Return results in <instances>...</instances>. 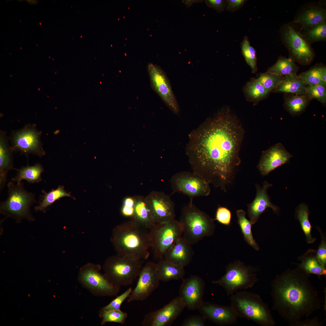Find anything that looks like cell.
<instances>
[{
    "mask_svg": "<svg viewBox=\"0 0 326 326\" xmlns=\"http://www.w3.org/2000/svg\"><path fill=\"white\" fill-rule=\"evenodd\" d=\"M243 134L239 121L228 108L208 120L194 133L188 152L193 172L226 191L241 163Z\"/></svg>",
    "mask_w": 326,
    "mask_h": 326,
    "instance_id": "1",
    "label": "cell"
},
{
    "mask_svg": "<svg viewBox=\"0 0 326 326\" xmlns=\"http://www.w3.org/2000/svg\"><path fill=\"white\" fill-rule=\"evenodd\" d=\"M310 275L297 266L276 275L271 282L272 309L290 326H299L303 318L321 306Z\"/></svg>",
    "mask_w": 326,
    "mask_h": 326,
    "instance_id": "2",
    "label": "cell"
},
{
    "mask_svg": "<svg viewBox=\"0 0 326 326\" xmlns=\"http://www.w3.org/2000/svg\"><path fill=\"white\" fill-rule=\"evenodd\" d=\"M130 220L113 229L112 241L117 255L130 260L147 259L151 248L149 232Z\"/></svg>",
    "mask_w": 326,
    "mask_h": 326,
    "instance_id": "3",
    "label": "cell"
},
{
    "mask_svg": "<svg viewBox=\"0 0 326 326\" xmlns=\"http://www.w3.org/2000/svg\"><path fill=\"white\" fill-rule=\"evenodd\" d=\"M230 296V306L238 317L252 321L261 326L275 325L271 310L258 294L243 291Z\"/></svg>",
    "mask_w": 326,
    "mask_h": 326,
    "instance_id": "4",
    "label": "cell"
},
{
    "mask_svg": "<svg viewBox=\"0 0 326 326\" xmlns=\"http://www.w3.org/2000/svg\"><path fill=\"white\" fill-rule=\"evenodd\" d=\"M179 222L182 237L191 245L213 235L215 229L213 220L198 208L193 200L182 208Z\"/></svg>",
    "mask_w": 326,
    "mask_h": 326,
    "instance_id": "5",
    "label": "cell"
},
{
    "mask_svg": "<svg viewBox=\"0 0 326 326\" xmlns=\"http://www.w3.org/2000/svg\"><path fill=\"white\" fill-rule=\"evenodd\" d=\"M257 267L246 266L240 261H235L227 267L225 274L213 284L222 287L228 296H231L238 290L252 287L258 280Z\"/></svg>",
    "mask_w": 326,
    "mask_h": 326,
    "instance_id": "6",
    "label": "cell"
},
{
    "mask_svg": "<svg viewBox=\"0 0 326 326\" xmlns=\"http://www.w3.org/2000/svg\"><path fill=\"white\" fill-rule=\"evenodd\" d=\"M280 31L282 40L288 50L290 57L300 64H310L314 58V51L301 32L291 22L283 24Z\"/></svg>",
    "mask_w": 326,
    "mask_h": 326,
    "instance_id": "7",
    "label": "cell"
},
{
    "mask_svg": "<svg viewBox=\"0 0 326 326\" xmlns=\"http://www.w3.org/2000/svg\"><path fill=\"white\" fill-rule=\"evenodd\" d=\"M142 267L141 260H130L117 255L106 260L103 269L108 280L120 288L131 284L138 277Z\"/></svg>",
    "mask_w": 326,
    "mask_h": 326,
    "instance_id": "8",
    "label": "cell"
},
{
    "mask_svg": "<svg viewBox=\"0 0 326 326\" xmlns=\"http://www.w3.org/2000/svg\"><path fill=\"white\" fill-rule=\"evenodd\" d=\"M7 187V197L0 204L1 213L17 218H31L30 209L36 201L35 195L26 190L22 182L11 181Z\"/></svg>",
    "mask_w": 326,
    "mask_h": 326,
    "instance_id": "9",
    "label": "cell"
},
{
    "mask_svg": "<svg viewBox=\"0 0 326 326\" xmlns=\"http://www.w3.org/2000/svg\"><path fill=\"white\" fill-rule=\"evenodd\" d=\"M99 265L88 264L80 269L77 280L85 288L97 296H116L120 287L111 283L101 273Z\"/></svg>",
    "mask_w": 326,
    "mask_h": 326,
    "instance_id": "10",
    "label": "cell"
},
{
    "mask_svg": "<svg viewBox=\"0 0 326 326\" xmlns=\"http://www.w3.org/2000/svg\"><path fill=\"white\" fill-rule=\"evenodd\" d=\"M151 248L155 257L159 260L171 246L182 236L181 226L175 219L168 222L156 223L149 232Z\"/></svg>",
    "mask_w": 326,
    "mask_h": 326,
    "instance_id": "11",
    "label": "cell"
},
{
    "mask_svg": "<svg viewBox=\"0 0 326 326\" xmlns=\"http://www.w3.org/2000/svg\"><path fill=\"white\" fill-rule=\"evenodd\" d=\"M41 132L35 124H27L11 133L10 140L14 151L27 155L30 154L42 157L45 154L41 142Z\"/></svg>",
    "mask_w": 326,
    "mask_h": 326,
    "instance_id": "12",
    "label": "cell"
},
{
    "mask_svg": "<svg viewBox=\"0 0 326 326\" xmlns=\"http://www.w3.org/2000/svg\"><path fill=\"white\" fill-rule=\"evenodd\" d=\"M170 184L173 193L180 192L193 200L196 197L206 196L210 193V184L194 172L182 171L174 174Z\"/></svg>",
    "mask_w": 326,
    "mask_h": 326,
    "instance_id": "13",
    "label": "cell"
},
{
    "mask_svg": "<svg viewBox=\"0 0 326 326\" xmlns=\"http://www.w3.org/2000/svg\"><path fill=\"white\" fill-rule=\"evenodd\" d=\"M147 68L152 88L174 113H178V104L165 72L160 66L152 63L148 64Z\"/></svg>",
    "mask_w": 326,
    "mask_h": 326,
    "instance_id": "14",
    "label": "cell"
},
{
    "mask_svg": "<svg viewBox=\"0 0 326 326\" xmlns=\"http://www.w3.org/2000/svg\"><path fill=\"white\" fill-rule=\"evenodd\" d=\"M136 285L127 298V301H142L149 297L159 286L160 280L156 273V263L148 262L142 266Z\"/></svg>",
    "mask_w": 326,
    "mask_h": 326,
    "instance_id": "15",
    "label": "cell"
},
{
    "mask_svg": "<svg viewBox=\"0 0 326 326\" xmlns=\"http://www.w3.org/2000/svg\"><path fill=\"white\" fill-rule=\"evenodd\" d=\"M186 307L183 299L177 296L159 310L146 314L141 325L143 326H169Z\"/></svg>",
    "mask_w": 326,
    "mask_h": 326,
    "instance_id": "16",
    "label": "cell"
},
{
    "mask_svg": "<svg viewBox=\"0 0 326 326\" xmlns=\"http://www.w3.org/2000/svg\"><path fill=\"white\" fill-rule=\"evenodd\" d=\"M145 198L156 223L175 219V205L169 196L162 192L153 191Z\"/></svg>",
    "mask_w": 326,
    "mask_h": 326,
    "instance_id": "17",
    "label": "cell"
},
{
    "mask_svg": "<svg viewBox=\"0 0 326 326\" xmlns=\"http://www.w3.org/2000/svg\"><path fill=\"white\" fill-rule=\"evenodd\" d=\"M179 290V296L183 299L189 309H198L203 302L205 283L197 275H191L182 279Z\"/></svg>",
    "mask_w": 326,
    "mask_h": 326,
    "instance_id": "18",
    "label": "cell"
},
{
    "mask_svg": "<svg viewBox=\"0 0 326 326\" xmlns=\"http://www.w3.org/2000/svg\"><path fill=\"white\" fill-rule=\"evenodd\" d=\"M326 21L325 3L316 2L306 4L296 14L292 24L300 31Z\"/></svg>",
    "mask_w": 326,
    "mask_h": 326,
    "instance_id": "19",
    "label": "cell"
},
{
    "mask_svg": "<svg viewBox=\"0 0 326 326\" xmlns=\"http://www.w3.org/2000/svg\"><path fill=\"white\" fill-rule=\"evenodd\" d=\"M293 156L282 143H278L262 152L257 168L261 175L265 176L276 168L289 163Z\"/></svg>",
    "mask_w": 326,
    "mask_h": 326,
    "instance_id": "20",
    "label": "cell"
},
{
    "mask_svg": "<svg viewBox=\"0 0 326 326\" xmlns=\"http://www.w3.org/2000/svg\"><path fill=\"white\" fill-rule=\"evenodd\" d=\"M202 316L221 326L232 325L237 322L238 317L229 306L203 301L198 309Z\"/></svg>",
    "mask_w": 326,
    "mask_h": 326,
    "instance_id": "21",
    "label": "cell"
},
{
    "mask_svg": "<svg viewBox=\"0 0 326 326\" xmlns=\"http://www.w3.org/2000/svg\"><path fill=\"white\" fill-rule=\"evenodd\" d=\"M256 195L253 201L248 205V211L251 224L255 223L260 215L268 207L272 209L275 213L279 211V208L271 202L267 194V190L272 185L266 181L263 186L255 184Z\"/></svg>",
    "mask_w": 326,
    "mask_h": 326,
    "instance_id": "22",
    "label": "cell"
},
{
    "mask_svg": "<svg viewBox=\"0 0 326 326\" xmlns=\"http://www.w3.org/2000/svg\"><path fill=\"white\" fill-rule=\"evenodd\" d=\"M191 245L182 236L167 251L164 258L174 264L184 267L192 260L194 252Z\"/></svg>",
    "mask_w": 326,
    "mask_h": 326,
    "instance_id": "23",
    "label": "cell"
},
{
    "mask_svg": "<svg viewBox=\"0 0 326 326\" xmlns=\"http://www.w3.org/2000/svg\"><path fill=\"white\" fill-rule=\"evenodd\" d=\"M14 151L9 143L6 133L0 131V191L5 184L8 172L13 169Z\"/></svg>",
    "mask_w": 326,
    "mask_h": 326,
    "instance_id": "24",
    "label": "cell"
},
{
    "mask_svg": "<svg viewBox=\"0 0 326 326\" xmlns=\"http://www.w3.org/2000/svg\"><path fill=\"white\" fill-rule=\"evenodd\" d=\"M136 203L133 216L130 219L139 226L150 229L156 223L145 197L135 196Z\"/></svg>",
    "mask_w": 326,
    "mask_h": 326,
    "instance_id": "25",
    "label": "cell"
},
{
    "mask_svg": "<svg viewBox=\"0 0 326 326\" xmlns=\"http://www.w3.org/2000/svg\"><path fill=\"white\" fill-rule=\"evenodd\" d=\"M156 273L160 281L168 282L182 279L185 274L184 267L174 264L163 258L156 263Z\"/></svg>",
    "mask_w": 326,
    "mask_h": 326,
    "instance_id": "26",
    "label": "cell"
},
{
    "mask_svg": "<svg viewBox=\"0 0 326 326\" xmlns=\"http://www.w3.org/2000/svg\"><path fill=\"white\" fill-rule=\"evenodd\" d=\"M316 250L309 249L303 255L299 257L300 264H296L302 269L310 274L319 276L326 275V267L320 262L316 256Z\"/></svg>",
    "mask_w": 326,
    "mask_h": 326,
    "instance_id": "27",
    "label": "cell"
},
{
    "mask_svg": "<svg viewBox=\"0 0 326 326\" xmlns=\"http://www.w3.org/2000/svg\"><path fill=\"white\" fill-rule=\"evenodd\" d=\"M308 86L296 74H290L285 76L284 80L272 91L303 94H305Z\"/></svg>",
    "mask_w": 326,
    "mask_h": 326,
    "instance_id": "28",
    "label": "cell"
},
{
    "mask_svg": "<svg viewBox=\"0 0 326 326\" xmlns=\"http://www.w3.org/2000/svg\"><path fill=\"white\" fill-rule=\"evenodd\" d=\"M15 170L17 171L16 175L11 179V181L16 183H21L25 180L30 183H39L42 180L41 174L44 169L41 165L37 163L31 166H23Z\"/></svg>",
    "mask_w": 326,
    "mask_h": 326,
    "instance_id": "29",
    "label": "cell"
},
{
    "mask_svg": "<svg viewBox=\"0 0 326 326\" xmlns=\"http://www.w3.org/2000/svg\"><path fill=\"white\" fill-rule=\"evenodd\" d=\"M310 101L305 94H295L285 99L284 106L292 116H296L305 110Z\"/></svg>",
    "mask_w": 326,
    "mask_h": 326,
    "instance_id": "30",
    "label": "cell"
},
{
    "mask_svg": "<svg viewBox=\"0 0 326 326\" xmlns=\"http://www.w3.org/2000/svg\"><path fill=\"white\" fill-rule=\"evenodd\" d=\"M298 70L299 67L293 59L280 56L276 63L269 67L267 72L285 76L296 74Z\"/></svg>",
    "mask_w": 326,
    "mask_h": 326,
    "instance_id": "31",
    "label": "cell"
},
{
    "mask_svg": "<svg viewBox=\"0 0 326 326\" xmlns=\"http://www.w3.org/2000/svg\"><path fill=\"white\" fill-rule=\"evenodd\" d=\"M309 210L305 203L300 204L296 210V218L300 222L302 229L305 236L308 244L314 243L316 239L311 235L312 226L309 220Z\"/></svg>",
    "mask_w": 326,
    "mask_h": 326,
    "instance_id": "32",
    "label": "cell"
},
{
    "mask_svg": "<svg viewBox=\"0 0 326 326\" xmlns=\"http://www.w3.org/2000/svg\"><path fill=\"white\" fill-rule=\"evenodd\" d=\"M43 194L40 198L38 205L35 208L37 211H42L51 205L57 200L65 197H73L64 190L63 186H59L56 189H53L48 192L42 191Z\"/></svg>",
    "mask_w": 326,
    "mask_h": 326,
    "instance_id": "33",
    "label": "cell"
},
{
    "mask_svg": "<svg viewBox=\"0 0 326 326\" xmlns=\"http://www.w3.org/2000/svg\"><path fill=\"white\" fill-rule=\"evenodd\" d=\"M237 223L239 224L245 240L254 249L258 251L259 247L253 238L251 231L252 224L250 221L246 217V213L242 209L236 211Z\"/></svg>",
    "mask_w": 326,
    "mask_h": 326,
    "instance_id": "34",
    "label": "cell"
},
{
    "mask_svg": "<svg viewBox=\"0 0 326 326\" xmlns=\"http://www.w3.org/2000/svg\"><path fill=\"white\" fill-rule=\"evenodd\" d=\"M311 45L326 40V21L317 25L300 31Z\"/></svg>",
    "mask_w": 326,
    "mask_h": 326,
    "instance_id": "35",
    "label": "cell"
},
{
    "mask_svg": "<svg viewBox=\"0 0 326 326\" xmlns=\"http://www.w3.org/2000/svg\"><path fill=\"white\" fill-rule=\"evenodd\" d=\"M244 91L247 98L254 102L261 100L269 92L261 84L253 79L246 84Z\"/></svg>",
    "mask_w": 326,
    "mask_h": 326,
    "instance_id": "36",
    "label": "cell"
},
{
    "mask_svg": "<svg viewBox=\"0 0 326 326\" xmlns=\"http://www.w3.org/2000/svg\"><path fill=\"white\" fill-rule=\"evenodd\" d=\"M323 66L322 64H317L308 70L297 75L308 86L320 85L326 87V84L321 80L319 75L320 70Z\"/></svg>",
    "mask_w": 326,
    "mask_h": 326,
    "instance_id": "37",
    "label": "cell"
},
{
    "mask_svg": "<svg viewBox=\"0 0 326 326\" xmlns=\"http://www.w3.org/2000/svg\"><path fill=\"white\" fill-rule=\"evenodd\" d=\"M242 53L247 64L251 67L252 72L255 73L257 71V58L255 49L252 46L248 37L245 36L241 43Z\"/></svg>",
    "mask_w": 326,
    "mask_h": 326,
    "instance_id": "38",
    "label": "cell"
},
{
    "mask_svg": "<svg viewBox=\"0 0 326 326\" xmlns=\"http://www.w3.org/2000/svg\"><path fill=\"white\" fill-rule=\"evenodd\" d=\"M285 78V76L266 72L261 73L257 78L253 79L261 84L270 92L275 89L277 85Z\"/></svg>",
    "mask_w": 326,
    "mask_h": 326,
    "instance_id": "39",
    "label": "cell"
},
{
    "mask_svg": "<svg viewBox=\"0 0 326 326\" xmlns=\"http://www.w3.org/2000/svg\"><path fill=\"white\" fill-rule=\"evenodd\" d=\"M99 317L102 318L101 325L106 323L113 322L123 324L128 317V314L122 311L120 309L102 310L100 309Z\"/></svg>",
    "mask_w": 326,
    "mask_h": 326,
    "instance_id": "40",
    "label": "cell"
},
{
    "mask_svg": "<svg viewBox=\"0 0 326 326\" xmlns=\"http://www.w3.org/2000/svg\"><path fill=\"white\" fill-rule=\"evenodd\" d=\"M305 94L311 100L315 99L322 104H325L326 103V87L323 86H308Z\"/></svg>",
    "mask_w": 326,
    "mask_h": 326,
    "instance_id": "41",
    "label": "cell"
},
{
    "mask_svg": "<svg viewBox=\"0 0 326 326\" xmlns=\"http://www.w3.org/2000/svg\"><path fill=\"white\" fill-rule=\"evenodd\" d=\"M133 289L129 287L122 294L112 300L109 304L100 309L102 310L120 309L121 306L125 300L127 299Z\"/></svg>",
    "mask_w": 326,
    "mask_h": 326,
    "instance_id": "42",
    "label": "cell"
},
{
    "mask_svg": "<svg viewBox=\"0 0 326 326\" xmlns=\"http://www.w3.org/2000/svg\"><path fill=\"white\" fill-rule=\"evenodd\" d=\"M231 212L228 209L223 206H220L217 208L215 220L222 224L229 226L231 223Z\"/></svg>",
    "mask_w": 326,
    "mask_h": 326,
    "instance_id": "43",
    "label": "cell"
},
{
    "mask_svg": "<svg viewBox=\"0 0 326 326\" xmlns=\"http://www.w3.org/2000/svg\"><path fill=\"white\" fill-rule=\"evenodd\" d=\"M320 233L321 240L317 251L316 250V256L321 264L324 267L326 265V240L325 235L321 232L320 229L318 228Z\"/></svg>",
    "mask_w": 326,
    "mask_h": 326,
    "instance_id": "44",
    "label": "cell"
},
{
    "mask_svg": "<svg viewBox=\"0 0 326 326\" xmlns=\"http://www.w3.org/2000/svg\"><path fill=\"white\" fill-rule=\"evenodd\" d=\"M206 320L202 316H192L185 320L181 326H204Z\"/></svg>",
    "mask_w": 326,
    "mask_h": 326,
    "instance_id": "45",
    "label": "cell"
},
{
    "mask_svg": "<svg viewBox=\"0 0 326 326\" xmlns=\"http://www.w3.org/2000/svg\"><path fill=\"white\" fill-rule=\"evenodd\" d=\"M247 0H225V10L234 12L241 9Z\"/></svg>",
    "mask_w": 326,
    "mask_h": 326,
    "instance_id": "46",
    "label": "cell"
},
{
    "mask_svg": "<svg viewBox=\"0 0 326 326\" xmlns=\"http://www.w3.org/2000/svg\"><path fill=\"white\" fill-rule=\"evenodd\" d=\"M206 5L214 9L217 12L221 13L225 10V0H206Z\"/></svg>",
    "mask_w": 326,
    "mask_h": 326,
    "instance_id": "47",
    "label": "cell"
},
{
    "mask_svg": "<svg viewBox=\"0 0 326 326\" xmlns=\"http://www.w3.org/2000/svg\"><path fill=\"white\" fill-rule=\"evenodd\" d=\"M322 324V323L319 321L318 318L315 317L311 319L308 318L303 320L299 324V326H320Z\"/></svg>",
    "mask_w": 326,
    "mask_h": 326,
    "instance_id": "48",
    "label": "cell"
},
{
    "mask_svg": "<svg viewBox=\"0 0 326 326\" xmlns=\"http://www.w3.org/2000/svg\"><path fill=\"white\" fill-rule=\"evenodd\" d=\"M134 208H131L123 205L121 208V213L124 216L132 218L134 215Z\"/></svg>",
    "mask_w": 326,
    "mask_h": 326,
    "instance_id": "49",
    "label": "cell"
},
{
    "mask_svg": "<svg viewBox=\"0 0 326 326\" xmlns=\"http://www.w3.org/2000/svg\"><path fill=\"white\" fill-rule=\"evenodd\" d=\"M136 203L135 197H125L123 200V205L127 207L135 208Z\"/></svg>",
    "mask_w": 326,
    "mask_h": 326,
    "instance_id": "50",
    "label": "cell"
},
{
    "mask_svg": "<svg viewBox=\"0 0 326 326\" xmlns=\"http://www.w3.org/2000/svg\"><path fill=\"white\" fill-rule=\"evenodd\" d=\"M320 77L321 80L326 84V67L324 65L321 68L319 73Z\"/></svg>",
    "mask_w": 326,
    "mask_h": 326,
    "instance_id": "51",
    "label": "cell"
},
{
    "mask_svg": "<svg viewBox=\"0 0 326 326\" xmlns=\"http://www.w3.org/2000/svg\"><path fill=\"white\" fill-rule=\"evenodd\" d=\"M182 2L184 4L187 8H189L193 4L195 3H197L198 2H200L202 0H183Z\"/></svg>",
    "mask_w": 326,
    "mask_h": 326,
    "instance_id": "52",
    "label": "cell"
}]
</instances>
